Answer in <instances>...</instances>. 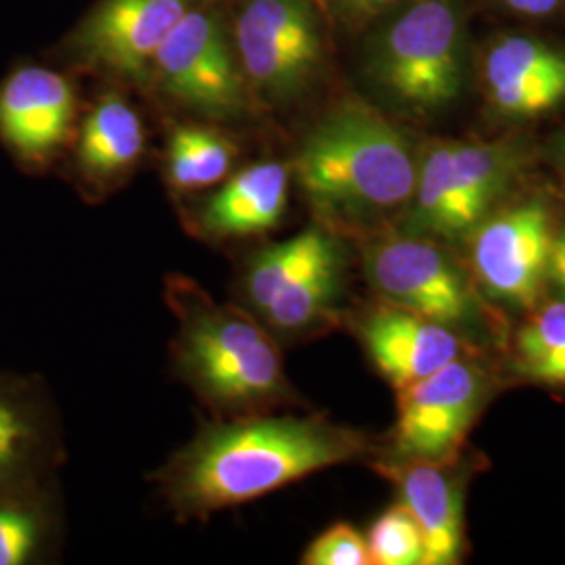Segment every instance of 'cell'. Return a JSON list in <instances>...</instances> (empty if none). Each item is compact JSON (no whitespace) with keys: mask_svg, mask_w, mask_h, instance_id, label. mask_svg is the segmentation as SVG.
<instances>
[{"mask_svg":"<svg viewBox=\"0 0 565 565\" xmlns=\"http://www.w3.org/2000/svg\"><path fill=\"white\" fill-rule=\"evenodd\" d=\"M163 88L207 116L231 118L245 109V90L216 15L189 9L156 61Z\"/></svg>","mask_w":565,"mask_h":565,"instance_id":"10","label":"cell"},{"mask_svg":"<svg viewBox=\"0 0 565 565\" xmlns=\"http://www.w3.org/2000/svg\"><path fill=\"white\" fill-rule=\"evenodd\" d=\"M308 565H371L366 536L352 524L331 525L303 553Z\"/></svg>","mask_w":565,"mask_h":565,"instance_id":"25","label":"cell"},{"mask_svg":"<svg viewBox=\"0 0 565 565\" xmlns=\"http://www.w3.org/2000/svg\"><path fill=\"white\" fill-rule=\"evenodd\" d=\"M490 105L511 120H534L565 105V49L534 36H505L484 60Z\"/></svg>","mask_w":565,"mask_h":565,"instance_id":"13","label":"cell"},{"mask_svg":"<svg viewBox=\"0 0 565 565\" xmlns=\"http://www.w3.org/2000/svg\"><path fill=\"white\" fill-rule=\"evenodd\" d=\"M235 145L203 126H179L168 142V179L182 191L223 181L235 160Z\"/></svg>","mask_w":565,"mask_h":565,"instance_id":"19","label":"cell"},{"mask_svg":"<svg viewBox=\"0 0 565 565\" xmlns=\"http://www.w3.org/2000/svg\"><path fill=\"white\" fill-rule=\"evenodd\" d=\"M170 294L182 321V371L212 403L242 408L281 396V352L260 324L242 308L214 302L191 281L174 279Z\"/></svg>","mask_w":565,"mask_h":565,"instance_id":"3","label":"cell"},{"mask_svg":"<svg viewBox=\"0 0 565 565\" xmlns=\"http://www.w3.org/2000/svg\"><path fill=\"white\" fill-rule=\"evenodd\" d=\"M548 282L565 300V228L555 233L551 263H548Z\"/></svg>","mask_w":565,"mask_h":565,"instance_id":"27","label":"cell"},{"mask_svg":"<svg viewBox=\"0 0 565 565\" xmlns=\"http://www.w3.org/2000/svg\"><path fill=\"white\" fill-rule=\"evenodd\" d=\"M406 509L424 534V565H452L463 555V486L440 461H404L394 469Z\"/></svg>","mask_w":565,"mask_h":565,"instance_id":"15","label":"cell"},{"mask_svg":"<svg viewBox=\"0 0 565 565\" xmlns=\"http://www.w3.org/2000/svg\"><path fill=\"white\" fill-rule=\"evenodd\" d=\"M522 160L524 151L513 142L429 145L417 166L406 233L450 242L467 237L509 191Z\"/></svg>","mask_w":565,"mask_h":565,"instance_id":"5","label":"cell"},{"mask_svg":"<svg viewBox=\"0 0 565 565\" xmlns=\"http://www.w3.org/2000/svg\"><path fill=\"white\" fill-rule=\"evenodd\" d=\"M364 450L363 436L312 417H254L205 431L170 473L174 503L212 513L249 503Z\"/></svg>","mask_w":565,"mask_h":565,"instance_id":"1","label":"cell"},{"mask_svg":"<svg viewBox=\"0 0 565 565\" xmlns=\"http://www.w3.org/2000/svg\"><path fill=\"white\" fill-rule=\"evenodd\" d=\"M363 342L396 392L461 359L463 352L461 335L452 327L390 302L364 319Z\"/></svg>","mask_w":565,"mask_h":565,"instance_id":"14","label":"cell"},{"mask_svg":"<svg viewBox=\"0 0 565 565\" xmlns=\"http://www.w3.org/2000/svg\"><path fill=\"white\" fill-rule=\"evenodd\" d=\"M501 2L507 4L511 11L530 15V18L551 15L562 4V0H501Z\"/></svg>","mask_w":565,"mask_h":565,"instance_id":"28","label":"cell"},{"mask_svg":"<svg viewBox=\"0 0 565 565\" xmlns=\"http://www.w3.org/2000/svg\"><path fill=\"white\" fill-rule=\"evenodd\" d=\"M551 210L539 200L488 214L469 237L471 270L499 302L534 310L546 282L555 242Z\"/></svg>","mask_w":565,"mask_h":565,"instance_id":"7","label":"cell"},{"mask_svg":"<svg viewBox=\"0 0 565 565\" xmlns=\"http://www.w3.org/2000/svg\"><path fill=\"white\" fill-rule=\"evenodd\" d=\"M191 0H103L76 34V49L124 78L142 81Z\"/></svg>","mask_w":565,"mask_h":565,"instance_id":"11","label":"cell"},{"mask_svg":"<svg viewBox=\"0 0 565 565\" xmlns=\"http://www.w3.org/2000/svg\"><path fill=\"white\" fill-rule=\"evenodd\" d=\"M369 70L404 109L417 116L448 109L467 76L463 0H408L373 42Z\"/></svg>","mask_w":565,"mask_h":565,"instance_id":"4","label":"cell"},{"mask_svg":"<svg viewBox=\"0 0 565 565\" xmlns=\"http://www.w3.org/2000/svg\"><path fill=\"white\" fill-rule=\"evenodd\" d=\"M287 195L289 170L282 163H254L205 202L200 223L218 239L263 235L281 223Z\"/></svg>","mask_w":565,"mask_h":565,"instance_id":"16","label":"cell"},{"mask_svg":"<svg viewBox=\"0 0 565 565\" xmlns=\"http://www.w3.org/2000/svg\"><path fill=\"white\" fill-rule=\"evenodd\" d=\"M25 486H0V565L32 562L44 541V515L39 503L23 492Z\"/></svg>","mask_w":565,"mask_h":565,"instance_id":"23","label":"cell"},{"mask_svg":"<svg viewBox=\"0 0 565 565\" xmlns=\"http://www.w3.org/2000/svg\"><path fill=\"white\" fill-rule=\"evenodd\" d=\"M403 2L406 0H335V4L342 9V13H345L348 18H354V20H366V18L380 15Z\"/></svg>","mask_w":565,"mask_h":565,"instance_id":"26","label":"cell"},{"mask_svg":"<svg viewBox=\"0 0 565 565\" xmlns=\"http://www.w3.org/2000/svg\"><path fill=\"white\" fill-rule=\"evenodd\" d=\"M42 445L44 431L34 406L18 390L0 385V486L28 482Z\"/></svg>","mask_w":565,"mask_h":565,"instance_id":"21","label":"cell"},{"mask_svg":"<svg viewBox=\"0 0 565 565\" xmlns=\"http://www.w3.org/2000/svg\"><path fill=\"white\" fill-rule=\"evenodd\" d=\"M559 160H562V163H564V168H565V135H564V139H562V141H559Z\"/></svg>","mask_w":565,"mask_h":565,"instance_id":"29","label":"cell"},{"mask_svg":"<svg viewBox=\"0 0 565 565\" xmlns=\"http://www.w3.org/2000/svg\"><path fill=\"white\" fill-rule=\"evenodd\" d=\"M74 116V86L53 70L28 65L0 82V141L25 166H42L60 151Z\"/></svg>","mask_w":565,"mask_h":565,"instance_id":"12","label":"cell"},{"mask_svg":"<svg viewBox=\"0 0 565 565\" xmlns=\"http://www.w3.org/2000/svg\"><path fill=\"white\" fill-rule=\"evenodd\" d=\"M419 158L377 109L345 102L302 142L294 163L306 198L324 216L361 223L408 205Z\"/></svg>","mask_w":565,"mask_h":565,"instance_id":"2","label":"cell"},{"mask_svg":"<svg viewBox=\"0 0 565 565\" xmlns=\"http://www.w3.org/2000/svg\"><path fill=\"white\" fill-rule=\"evenodd\" d=\"M484 371L457 359L398 390L394 446L404 461L448 463L459 452L484 404Z\"/></svg>","mask_w":565,"mask_h":565,"instance_id":"9","label":"cell"},{"mask_svg":"<svg viewBox=\"0 0 565 565\" xmlns=\"http://www.w3.org/2000/svg\"><path fill=\"white\" fill-rule=\"evenodd\" d=\"M340 277H342L340 256L317 266L315 270H310L300 281L287 287L264 308L263 315L266 321L282 331H298L315 323L335 300L340 289Z\"/></svg>","mask_w":565,"mask_h":565,"instance_id":"22","label":"cell"},{"mask_svg":"<svg viewBox=\"0 0 565 565\" xmlns=\"http://www.w3.org/2000/svg\"><path fill=\"white\" fill-rule=\"evenodd\" d=\"M235 36L247 78L275 99L298 95L323 60L321 21L312 0H252L237 20Z\"/></svg>","mask_w":565,"mask_h":565,"instance_id":"8","label":"cell"},{"mask_svg":"<svg viewBox=\"0 0 565 565\" xmlns=\"http://www.w3.org/2000/svg\"><path fill=\"white\" fill-rule=\"evenodd\" d=\"M515 338V363L527 380L565 387V300L536 306Z\"/></svg>","mask_w":565,"mask_h":565,"instance_id":"20","label":"cell"},{"mask_svg":"<svg viewBox=\"0 0 565 565\" xmlns=\"http://www.w3.org/2000/svg\"><path fill=\"white\" fill-rule=\"evenodd\" d=\"M338 256V245L329 233L319 226L306 228L300 235L270 245L256 256L245 277L247 298L263 312L287 287Z\"/></svg>","mask_w":565,"mask_h":565,"instance_id":"18","label":"cell"},{"mask_svg":"<svg viewBox=\"0 0 565 565\" xmlns=\"http://www.w3.org/2000/svg\"><path fill=\"white\" fill-rule=\"evenodd\" d=\"M373 565H424L422 527L404 503L385 509L366 534Z\"/></svg>","mask_w":565,"mask_h":565,"instance_id":"24","label":"cell"},{"mask_svg":"<svg viewBox=\"0 0 565 565\" xmlns=\"http://www.w3.org/2000/svg\"><path fill=\"white\" fill-rule=\"evenodd\" d=\"M366 277L385 302L455 331L480 321V302L463 270L429 237L398 235L366 252Z\"/></svg>","mask_w":565,"mask_h":565,"instance_id":"6","label":"cell"},{"mask_svg":"<svg viewBox=\"0 0 565 565\" xmlns=\"http://www.w3.org/2000/svg\"><path fill=\"white\" fill-rule=\"evenodd\" d=\"M145 130L128 103L109 95L82 124L78 163L86 174L109 179L132 168L141 158Z\"/></svg>","mask_w":565,"mask_h":565,"instance_id":"17","label":"cell"}]
</instances>
